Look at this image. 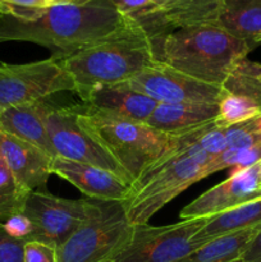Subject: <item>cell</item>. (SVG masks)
<instances>
[{
	"mask_svg": "<svg viewBox=\"0 0 261 262\" xmlns=\"http://www.w3.org/2000/svg\"><path fill=\"white\" fill-rule=\"evenodd\" d=\"M129 20L112 0H78L49 8L32 20L0 15V42L37 43L61 60L117 32Z\"/></svg>",
	"mask_w": 261,
	"mask_h": 262,
	"instance_id": "6da1fadb",
	"label": "cell"
},
{
	"mask_svg": "<svg viewBox=\"0 0 261 262\" xmlns=\"http://www.w3.org/2000/svg\"><path fill=\"white\" fill-rule=\"evenodd\" d=\"M158 60L150 36L130 19L107 37L61 59L76 84V94L97 86L127 82Z\"/></svg>",
	"mask_w": 261,
	"mask_h": 262,
	"instance_id": "7a4b0ae2",
	"label": "cell"
},
{
	"mask_svg": "<svg viewBox=\"0 0 261 262\" xmlns=\"http://www.w3.org/2000/svg\"><path fill=\"white\" fill-rule=\"evenodd\" d=\"M248 53L247 43L220 25H199L171 31L159 48L158 60L199 81L222 86Z\"/></svg>",
	"mask_w": 261,
	"mask_h": 262,
	"instance_id": "3957f363",
	"label": "cell"
},
{
	"mask_svg": "<svg viewBox=\"0 0 261 262\" xmlns=\"http://www.w3.org/2000/svg\"><path fill=\"white\" fill-rule=\"evenodd\" d=\"M78 122L132 178L133 183L179 147L181 136L155 129L145 122L78 105Z\"/></svg>",
	"mask_w": 261,
	"mask_h": 262,
	"instance_id": "277c9868",
	"label": "cell"
},
{
	"mask_svg": "<svg viewBox=\"0 0 261 262\" xmlns=\"http://www.w3.org/2000/svg\"><path fill=\"white\" fill-rule=\"evenodd\" d=\"M202 178H206L205 166L178 147L132 184L129 197L123 202L128 220L132 225L147 224L159 210Z\"/></svg>",
	"mask_w": 261,
	"mask_h": 262,
	"instance_id": "5b68a950",
	"label": "cell"
},
{
	"mask_svg": "<svg viewBox=\"0 0 261 262\" xmlns=\"http://www.w3.org/2000/svg\"><path fill=\"white\" fill-rule=\"evenodd\" d=\"M130 228L123 202L92 200L83 224L58 248V261L112 262L127 243Z\"/></svg>",
	"mask_w": 261,
	"mask_h": 262,
	"instance_id": "8992f818",
	"label": "cell"
},
{
	"mask_svg": "<svg viewBox=\"0 0 261 262\" xmlns=\"http://www.w3.org/2000/svg\"><path fill=\"white\" fill-rule=\"evenodd\" d=\"M63 91L76 92V84L60 60L50 56L26 64H0V107L45 101Z\"/></svg>",
	"mask_w": 261,
	"mask_h": 262,
	"instance_id": "52a82bcc",
	"label": "cell"
},
{
	"mask_svg": "<svg viewBox=\"0 0 261 262\" xmlns=\"http://www.w3.org/2000/svg\"><path fill=\"white\" fill-rule=\"evenodd\" d=\"M209 217L181 220L161 227L135 224L124 247L112 262H177L196 250L191 239Z\"/></svg>",
	"mask_w": 261,
	"mask_h": 262,
	"instance_id": "ba28073f",
	"label": "cell"
},
{
	"mask_svg": "<svg viewBox=\"0 0 261 262\" xmlns=\"http://www.w3.org/2000/svg\"><path fill=\"white\" fill-rule=\"evenodd\" d=\"M45 125L56 156L105 169L133 184L120 164L79 125L78 105L64 107L49 105Z\"/></svg>",
	"mask_w": 261,
	"mask_h": 262,
	"instance_id": "9c48e42d",
	"label": "cell"
},
{
	"mask_svg": "<svg viewBox=\"0 0 261 262\" xmlns=\"http://www.w3.org/2000/svg\"><path fill=\"white\" fill-rule=\"evenodd\" d=\"M92 200H68L46 192L28 194L22 214L32 223L28 241L49 243L60 247L87 219Z\"/></svg>",
	"mask_w": 261,
	"mask_h": 262,
	"instance_id": "30bf717a",
	"label": "cell"
},
{
	"mask_svg": "<svg viewBox=\"0 0 261 262\" xmlns=\"http://www.w3.org/2000/svg\"><path fill=\"white\" fill-rule=\"evenodd\" d=\"M128 82L158 104L219 102L223 95L222 86L199 81L159 60Z\"/></svg>",
	"mask_w": 261,
	"mask_h": 262,
	"instance_id": "8fae6325",
	"label": "cell"
},
{
	"mask_svg": "<svg viewBox=\"0 0 261 262\" xmlns=\"http://www.w3.org/2000/svg\"><path fill=\"white\" fill-rule=\"evenodd\" d=\"M257 199H261V161L207 189L183 207L179 217H212Z\"/></svg>",
	"mask_w": 261,
	"mask_h": 262,
	"instance_id": "7c38bea8",
	"label": "cell"
},
{
	"mask_svg": "<svg viewBox=\"0 0 261 262\" xmlns=\"http://www.w3.org/2000/svg\"><path fill=\"white\" fill-rule=\"evenodd\" d=\"M0 159L23 188L46 192L55 158L32 143L0 132Z\"/></svg>",
	"mask_w": 261,
	"mask_h": 262,
	"instance_id": "4fadbf2b",
	"label": "cell"
},
{
	"mask_svg": "<svg viewBox=\"0 0 261 262\" xmlns=\"http://www.w3.org/2000/svg\"><path fill=\"white\" fill-rule=\"evenodd\" d=\"M53 174L68 181L90 199L99 201L124 202L132 189V183L112 171L59 156L53 160Z\"/></svg>",
	"mask_w": 261,
	"mask_h": 262,
	"instance_id": "5bb4252c",
	"label": "cell"
},
{
	"mask_svg": "<svg viewBox=\"0 0 261 262\" xmlns=\"http://www.w3.org/2000/svg\"><path fill=\"white\" fill-rule=\"evenodd\" d=\"M84 105L127 119L147 122L158 106L155 100L130 86L129 82L97 84L77 92Z\"/></svg>",
	"mask_w": 261,
	"mask_h": 262,
	"instance_id": "9a60e30c",
	"label": "cell"
},
{
	"mask_svg": "<svg viewBox=\"0 0 261 262\" xmlns=\"http://www.w3.org/2000/svg\"><path fill=\"white\" fill-rule=\"evenodd\" d=\"M49 102L35 101L3 109L0 132L14 136L35 145L53 158H56L45 125V113Z\"/></svg>",
	"mask_w": 261,
	"mask_h": 262,
	"instance_id": "2e32d148",
	"label": "cell"
},
{
	"mask_svg": "<svg viewBox=\"0 0 261 262\" xmlns=\"http://www.w3.org/2000/svg\"><path fill=\"white\" fill-rule=\"evenodd\" d=\"M217 113V102L158 104L146 123L168 135L182 136L215 122Z\"/></svg>",
	"mask_w": 261,
	"mask_h": 262,
	"instance_id": "e0dca14e",
	"label": "cell"
},
{
	"mask_svg": "<svg viewBox=\"0 0 261 262\" xmlns=\"http://www.w3.org/2000/svg\"><path fill=\"white\" fill-rule=\"evenodd\" d=\"M260 224L261 199H257L209 217L206 224L192 237L191 242L194 247L199 248L215 238L241 232Z\"/></svg>",
	"mask_w": 261,
	"mask_h": 262,
	"instance_id": "ac0fdd59",
	"label": "cell"
},
{
	"mask_svg": "<svg viewBox=\"0 0 261 262\" xmlns=\"http://www.w3.org/2000/svg\"><path fill=\"white\" fill-rule=\"evenodd\" d=\"M219 23L252 51L261 45V0H224Z\"/></svg>",
	"mask_w": 261,
	"mask_h": 262,
	"instance_id": "d6986e66",
	"label": "cell"
},
{
	"mask_svg": "<svg viewBox=\"0 0 261 262\" xmlns=\"http://www.w3.org/2000/svg\"><path fill=\"white\" fill-rule=\"evenodd\" d=\"M171 30L199 25H220L224 0H158Z\"/></svg>",
	"mask_w": 261,
	"mask_h": 262,
	"instance_id": "ffe728a7",
	"label": "cell"
},
{
	"mask_svg": "<svg viewBox=\"0 0 261 262\" xmlns=\"http://www.w3.org/2000/svg\"><path fill=\"white\" fill-rule=\"evenodd\" d=\"M260 230L261 224L215 238L177 262H237Z\"/></svg>",
	"mask_w": 261,
	"mask_h": 262,
	"instance_id": "44dd1931",
	"label": "cell"
},
{
	"mask_svg": "<svg viewBox=\"0 0 261 262\" xmlns=\"http://www.w3.org/2000/svg\"><path fill=\"white\" fill-rule=\"evenodd\" d=\"M223 92L238 95L261 107V64L242 59L222 84Z\"/></svg>",
	"mask_w": 261,
	"mask_h": 262,
	"instance_id": "7402d4cb",
	"label": "cell"
},
{
	"mask_svg": "<svg viewBox=\"0 0 261 262\" xmlns=\"http://www.w3.org/2000/svg\"><path fill=\"white\" fill-rule=\"evenodd\" d=\"M31 192L23 188L0 159V224L9 217L22 214Z\"/></svg>",
	"mask_w": 261,
	"mask_h": 262,
	"instance_id": "603a6c76",
	"label": "cell"
},
{
	"mask_svg": "<svg viewBox=\"0 0 261 262\" xmlns=\"http://www.w3.org/2000/svg\"><path fill=\"white\" fill-rule=\"evenodd\" d=\"M74 2L78 0H0V15L18 20H32L49 8Z\"/></svg>",
	"mask_w": 261,
	"mask_h": 262,
	"instance_id": "cb8c5ba5",
	"label": "cell"
},
{
	"mask_svg": "<svg viewBox=\"0 0 261 262\" xmlns=\"http://www.w3.org/2000/svg\"><path fill=\"white\" fill-rule=\"evenodd\" d=\"M225 137L230 150H246L261 145V115L225 128Z\"/></svg>",
	"mask_w": 261,
	"mask_h": 262,
	"instance_id": "d4e9b609",
	"label": "cell"
},
{
	"mask_svg": "<svg viewBox=\"0 0 261 262\" xmlns=\"http://www.w3.org/2000/svg\"><path fill=\"white\" fill-rule=\"evenodd\" d=\"M197 143L212 158L220 155L227 150V137L225 128L219 127L215 122L205 125L197 137Z\"/></svg>",
	"mask_w": 261,
	"mask_h": 262,
	"instance_id": "484cf974",
	"label": "cell"
},
{
	"mask_svg": "<svg viewBox=\"0 0 261 262\" xmlns=\"http://www.w3.org/2000/svg\"><path fill=\"white\" fill-rule=\"evenodd\" d=\"M23 262H59L58 248L38 241H27L23 251Z\"/></svg>",
	"mask_w": 261,
	"mask_h": 262,
	"instance_id": "4316f807",
	"label": "cell"
},
{
	"mask_svg": "<svg viewBox=\"0 0 261 262\" xmlns=\"http://www.w3.org/2000/svg\"><path fill=\"white\" fill-rule=\"evenodd\" d=\"M25 243L10 237L0 224V262H23Z\"/></svg>",
	"mask_w": 261,
	"mask_h": 262,
	"instance_id": "83f0119b",
	"label": "cell"
},
{
	"mask_svg": "<svg viewBox=\"0 0 261 262\" xmlns=\"http://www.w3.org/2000/svg\"><path fill=\"white\" fill-rule=\"evenodd\" d=\"M3 228L10 237L15 238V239L25 241V242H27L30 239L31 234H32V223L23 214H17L14 216L9 217L3 224Z\"/></svg>",
	"mask_w": 261,
	"mask_h": 262,
	"instance_id": "f1b7e54d",
	"label": "cell"
},
{
	"mask_svg": "<svg viewBox=\"0 0 261 262\" xmlns=\"http://www.w3.org/2000/svg\"><path fill=\"white\" fill-rule=\"evenodd\" d=\"M242 262H261V230L256 234V237L251 241L246 251L243 252Z\"/></svg>",
	"mask_w": 261,
	"mask_h": 262,
	"instance_id": "f546056e",
	"label": "cell"
},
{
	"mask_svg": "<svg viewBox=\"0 0 261 262\" xmlns=\"http://www.w3.org/2000/svg\"><path fill=\"white\" fill-rule=\"evenodd\" d=\"M2 113H3V109H2V107H0V115H2Z\"/></svg>",
	"mask_w": 261,
	"mask_h": 262,
	"instance_id": "4dcf8cb0",
	"label": "cell"
},
{
	"mask_svg": "<svg viewBox=\"0 0 261 262\" xmlns=\"http://www.w3.org/2000/svg\"><path fill=\"white\" fill-rule=\"evenodd\" d=\"M237 262H242V261H241V260H240V261H237Z\"/></svg>",
	"mask_w": 261,
	"mask_h": 262,
	"instance_id": "1f68e13d",
	"label": "cell"
}]
</instances>
